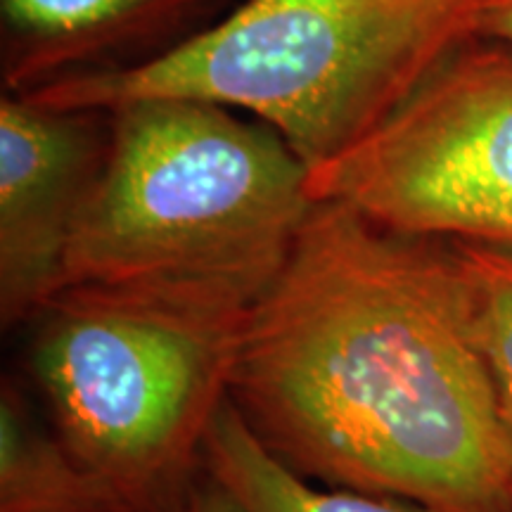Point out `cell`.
Masks as SVG:
<instances>
[{"label": "cell", "instance_id": "1", "mask_svg": "<svg viewBox=\"0 0 512 512\" xmlns=\"http://www.w3.org/2000/svg\"><path fill=\"white\" fill-rule=\"evenodd\" d=\"M228 399L306 479L427 512H512V437L453 240L316 202L247 311Z\"/></svg>", "mask_w": 512, "mask_h": 512}, {"label": "cell", "instance_id": "2", "mask_svg": "<svg viewBox=\"0 0 512 512\" xmlns=\"http://www.w3.org/2000/svg\"><path fill=\"white\" fill-rule=\"evenodd\" d=\"M112 114V143L74 223L62 287L136 285L252 306L316 207L311 166L266 126L195 100Z\"/></svg>", "mask_w": 512, "mask_h": 512}, {"label": "cell", "instance_id": "3", "mask_svg": "<svg viewBox=\"0 0 512 512\" xmlns=\"http://www.w3.org/2000/svg\"><path fill=\"white\" fill-rule=\"evenodd\" d=\"M479 0H247L131 67L60 79L22 98L114 112L195 100L249 112L306 164L330 162L380 124L472 36Z\"/></svg>", "mask_w": 512, "mask_h": 512}, {"label": "cell", "instance_id": "4", "mask_svg": "<svg viewBox=\"0 0 512 512\" xmlns=\"http://www.w3.org/2000/svg\"><path fill=\"white\" fill-rule=\"evenodd\" d=\"M209 294L69 285L38 311L31 370L57 437L124 512H169L202 463L247 311Z\"/></svg>", "mask_w": 512, "mask_h": 512}, {"label": "cell", "instance_id": "5", "mask_svg": "<svg viewBox=\"0 0 512 512\" xmlns=\"http://www.w3.org/2000/svg\"><path fill=\"white\" fill-rule=\"evenodd\" d=\"M309 190L394 233L512 245V48L460 43Z\"/></svg>", "mask_w": 512, "mask_h": 512}, {"label": "cell", "instance_id": "6", "mask_svg": "<svg viewBox=\"0 0 512 512\" xmlns=\"http://www.w3.org/2000/svg\"><path fill=\"white\" fill-rule=\"evenodd\" d=\"M112 143V114L0 98V318H36L62 290L74 223Z\"/></svg>", "mask_w": 512, "mask_h": 512}, {"label": "cell", "instance_id": "7", "mask_svg": "<svg viewBox=\"0 0 512 512\" xmlns=\"http://www.w3.org/2000/svg\"><path fill=\"white\" fill-rule=\"evenodd\" d=\"M221 0H0L3 93L131 67L178 46Z\"/></svg>", "mask_w": 512, "mask_h": 512}, {"label": "cell", "instance_id": "8", "mask_svg": "<svg viewBox=\"0 0 512 512\" xmlns=\"http://www.w3.org/2000/svg\"><path fill=\"white\" fill-rule=\"evenodd\" d=\"M202 465L245 512H427L394 496L316 489L256 439L230 399L211 420Z\"/></svg>", "mask_w": 512, "mask_h": 512}, {"label": "cell", "instance_id": "9", "mask_svg": "<svg viewBox=\"0 0 512 512\" xmlns=\"http://www.w3.org/2000/svg\"><path fill=\"white\" fill-rule=\"evenodd\" d=\"M0 512H124L8 382L0 394Z\"/></svg>", "mask_w": 512, "mask_h": 512}, {"label": "cell", "instance_id": "10", "mask_svg": "<svg viewBox=\"0 0 512 512\" xmlns=\"http://www.w3.org/2000/svg\"><path fill=\"white\" fill-rule=\"evenodd\" d=\"M463 266L475 344L512 437V245L453 240Z\"/></svg>", "mask_w": 512, "mask_h": 512}, {"label": "cell", "instance_id": "11", "mask_svg": "<svg viewBox=\"0 0 512 512\" xmlns=\"http://www.w3.org/2000/svg\"><path fill=\"white\" fill-rule=\"evenodd\" d=\"M472 36L512 46V0H479L472 12Z\"/></svg>", "mask_w": 512, "mask_h": 512}, {"label": "cell", "instance_id": "12", "mask_svg": "<svg viewBox=\"0 0 512 512\" xmlns=\"http://www.w3.org/2000/svg\"><path fill=\"white\" fill-rule=\"evenodd\" d=\"M181 512H245L228 491H223L216 482H209L202 489H195L185 498Z\"/></svg>", "mask_w": 512, "mask_h": 512}]
</instances>
